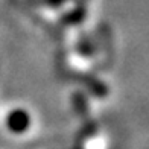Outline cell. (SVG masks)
<instances>
[{"mask_svg": "<svg viewBox=\"0 0 149 149\" xmlns=\"http://www.w3.org/2000/svg\"><path fill=\"white\" fill-rule=\"evenodd\" d=\"M6 126H8V130L14 134H23L29 130L31 126V116L28 111L22 110V108H18V110H14L8 114V117H6Z\"/></svg>", "mask_w": 149, "mask_h": 149, "instance_id": "6da1fadb", "label": "cell"}]
</instances>
